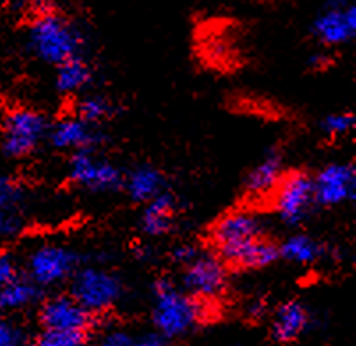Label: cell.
<instances>
[{
  "label": "cell",
  "mask_w": 356,
  "mask_h": 346,
  "mask_svg": "<svg viewBox=\"0 0 356 346\" xmlns=\"http://www.w3.org/2000/svg\"><path fill=\"white\" fill-rule=\"evenodd\" d=\"M27 43L38 59L57 66L71 57L82 56L86 38L73 16L55 0H29Z\"/></svg>",
  "instance_id": "1"
},
{
  "label": "cell",
  "mask_w": 356,
  "mask_h": 346,
  "mask_svg": "<svg viewBox=\"0 0 356 346\" xmlns=\"http://www.w3.org/2000/svg\"><path fill=\"white\" fill-rule=\"evenodd\" d=\"M153 325L168 341L183 338L204 318L200 297L179 290L167 277H160L153 284Z\"/></svg>",
  "instance_id": "2"
},
{
  "label": "cell",
  "mask_w": 356,
  "mask_h": 346,
  "mask_svg": "<svg viewBox=\"0 0 356 346\" xmlns=\"http://www.w3.org/2000/svg\"><path fill=\"white\" fill-rule=\"evenodd\" d=\"M47 116L34 109H13L0 121V150L8 158L32 157L48 137Z\"/></svg>",
  "instance_id": "3"
},
{
  "label": "cell",
  "mask_w": 356,
  "mask_h": 346,
  "mask_svg": "<svg viewBox=\"0 0 356 346\" xmlns=\"http://www.w3.org/2000/svg\"><path fill=\"white\" fill-rule=\"evenodd\" d=\"M271 210L289 228H296L305 222L307 217L316 208L314 201V178L309 171H284L277 187L270 194Z\"/></svg>",
  "instance_id": "4"
},
{
  "label": "cell",
  "mask_w": 356,
  "mask_h": 346,
  "mask_svg": "<svg viewBox=\"0 0 356 346\" xmlns=\"http://www.w3.org/2000/svg\"><path fill=\"white\" fill-rule=\"evenodd\" d=\"M70 293L87 311L103 316L121 300L124 293L121 279L103 268L80 265L70 277Z\"/></svg>",
  "instance_id": "5"
},
{
  "label": "cell",
  "mask_w": 356,
  "mask_h": 346,
  "mask_svg": "<svg viewBox=\"0 0 356 346\" xmlns=\"http://www.w3.org/2000/svg\"><path fill=\"white\" fill-rule=\"evenodd\" d=\"M124 174L115 164L103 158L98 150L71 151L67 164V181L76 189L89 192L122 190Z\"/></svg>",
  "instance_id": "6"
},
{
  "label": "cell",
  "mask_w": 356,
  "mask_h": 346,
  "mask_svg": "<svg viewBox=\"0 0 356 346\" xmlns=\"http://www.w3.org/2000/svg\"><path fill=\"white\" fill-rule=\"evenodd\" d=\"M38 323L44 331H71L89 332L95 334L102 316L87 311L86 307L67 293H55V295L41 299Z\"/></svg>",
  "instance_id": "7"
},
{
  "label": "cell",
  "mask_w": 356,
  "mask_h": 346,
  "mask_svg": "<svg viewBox=\"0 0 356 346\" xmlns=\"http://www.w3.org/2000/svg\"><path fill=\"white\" fill-rule=\"evenodd\" d=\"M312 36L325 48H339L356 38L355 0H325L314 16Z\"/></svg>",
  "instance_id": "8"
},
{
  "label": "cell",
  "mask_w": 356,
  "mask_h": 346,
  "mask_svg": "<svg viewBox=\"0 0 356 346\" xmlns=\"http://www.w3.org/2000/svg\"><path fill=\"white\" fill-rule=\"evenodd\" d=\"M80 265L82 258L71 249L60 245H43L29 258L27 276L44 290L70 279Z\"/></svg>",
  "instance_id": "9"
},
{
  "label": "cell",
  "mask_w": 356,
  "mask_h": 346,
  "mask_svg": "<svg viewBox=\"0 0 356 346\" xmlns=\"http://www.w3.org/2000/svg\"><path fill=\"white\" fill-rule=\"evenodd\" d=\"M314 201L319 208H335L356 197V169L353 162H333L312 174Z\"/></svg>",
  "instance_id": "10"
},
{
  "label": "cell",
  "mask_w": 356,
  "mask_h": 346,
  "mask_svg": "<svg viewBox=\"0 0 356 346\" xmlns=\"http://www.w3.org/2000/svg\"><path fill=\"white\" fill-rule=\"evenodd\" d=\"M229 274L215 252H197L183 265V290L200 299H215L227 286Z\"/></svg>",
  "instance_id": "11"
},
{
  "label": "cell",
  "mask_w": 356,
  "mask_h": 346,
  "mask_svg": "<svg viewBox=\"0 0 356 346\" xmlns=\"http://www.w3.org/2000/svg\"><path fill=\"white\" fill-rule=\"evenodd\" d=\"M259 235H264L261 221L255 213L243 208L231 210L220 215L209 229V240L215 249L213 252L218 258Z\"/></svg>",
  "instance_id": "12"
},
{
  "label": "cell",
  "mask_w": 356,
  "mask_h": 346,
  "mask_svg": "<svg viewBox=\"0 0 356 346\" xmlns=\"http://www.w3.org/2000/svg\"><path fill=\"white\" fill-rule=\"evenodd\" d=\"M47 141L51 148L63 151L98 150L105 142V134L96 125L83 121L79 116H71L50 125Z\"/></svg>",
  "instance_id": "13"
},
{
  "label": "cell",
  "mask_w": 356,
  "mask_h": 346,
  "mask_svg": "<svg viewBox=\"0 0 356 346\" xmlns=\"http://www.w3.org/2000/svg\"><path fill=\"white\" fill-rule=\"evenodd\" d=\"M220 260L223 261L229 272H255L277 263L280 260V249H278V242L264 233L232 249Z\"/></svg>",
  "instance_id": "14"
},
{
  "label": "cell",
  "mask_w": 356,
  "mask_h": 346,
  "mask_svg": "<svg viewBox=\"0 0 356 346\" xmlns=\"http://www.w3.org/2000/svg\"><path fill=\"white\" fill-rule=\"evenodd\" d=\"M284 171V153L278 148H271L264 157L261 158L257 166L247 174L243 194L247 199H261L270 197L273 189L277 187L278 180L282 178Z\"/></svg>",
  "instance_id": "15"
},
{
  "label": "cell",
  "mask_w": 356,
  "mask_h": 346,
  "mask_svg": "<svg viewBox=\"0 0 356 346\" xmlns=\"http://www.w3.org/2000/svg\"><path fill=\"white\" fill-rule=\"evenodd\" d=\"M310 327V313L300 300H287L275 311L270 334L278 345L298 341Z\"/></svg>",
  "instance_id": "16"
},
{
  "label": "cell",
  "mask_w": 356,
  "mask_h": 346,
  "mask_svg": "<svg viewBox=\"0 0 356 346\" xmlns=\"http://www.w3.org/2000/svg\"><path fill=\"white\" fill-rule=\"evenodd\" d=\"M179 212V201L172 192L163 190L153 197L151 201L144 205V210L140 213L142 233L149 236H165L174 229L176 217Z\"/></svg>",
  "instance_id": "17"
},
{
  "label": "cell",
  "mask_w": 356,
  "mask_h": 346,
  "mask_svg": "<svg viewBox=\"0 0 356 346\" xmlns=\"http://www.w3.org/2000/svg\"><path fill=\"white\" fill-rule=\"evenodd\" d=\"M229 111L234 112V114L248 116V118H257L262 121L270 123H280L291 119L289 111L287 107L278 103L277 100L268 98V96L262 95H254V93H234L227 98L225 103Z\"/></svg>",
  "instance_id": "18"
},
{
  "label": "cell",
  "mask_w": 356,
  "mask_h": 346,
  "mask_svg": "<svg viewBox=\"0 0 356 346\" xmlns=\"http://www.w3.org/2000/svg\"><path fill=\"white\" fill-rule=\"evenodd\" d=\"M128 197L137 205H145L153 197L167 190V178L153 166H140L131 173L124 174V185Z\"/></svg>",
  "instance_id": "19"
},
{
  "label": "cell",
  "mask_w": 356,
  "mask_h": 346,
  "mask_svg": "<svg viewBox=\"0 0 356 346\" xmlns=\"http://www.w3.org/2000/svg\"><path fill=\"white\" fill-rule=\"evenodd\" d=\"M95 80V68L86 56H74L55 66V87L60 95H79Z\"/></svg>",
  "instance_id": "20"
},
{
  "label": "cell",
  "mask_w": 356,
  "mask_h": 346,
  "mask_svg": "<svg viewBox=\"0 0 356 346\" xmlns=\"http://www.w3.org/2000/svg\"><path fill=\"white\" fill-rule=\"evenodd\" d=\"M24 190L15 178L0 174V240H6L20 229V210Z\"/></svg>",
  "instance_id": "21"
},
{
  "label": "cell",
  "mask_w": 356,
  "mask_h": 346,
  "mask_svg": "<svg viewBox=\"0 0 356 346\" xmlns=\"http://www.w3.org/2000/svg\"><path fill=\"white\" fill-rule=\"evenodd\" d=\"M43 299V288L38 286L29 276H18L15 281L0 288V316L35 306Z\"/></svg>",
  "instance_id": "22"
},
{
  "label": "cell",
  "mask_w": 356,
  "mask_h": 346,
  "mask_svg": "<svg viewBox=\"0 0 356 346\" xmlns=\"http://www.w3.org/2000/svg\"><path fill=\"white\" fill-rule=\"evenodd\" d=\"M280 260L294 265H312L325 256L326 247L307 233H296L278 244Z\"/></svg>",
  "instance_id": "23"
},
{
  "label": "cell",
  "mask_w": 356,
  "mask_h": 346,
  "mask_svg": "<svg viewBox=\"0 0 356 346\" xmlns=\"http://www.w3.org/2000/svg\"><path fill=\"white\" fill-rule=\"evenodd\" d=\"M118 114V107L112 100L102 95H83L74 103V116L90 125L99 126Z\"/></svg>",
  "instance_id": "24"
},
{
  "label": "cell",
  "mask_w": 356,
  "mask_h": 346,
  "mask_svg": "<svg viewBox=\"0 0 356 346\" xmlns=\"http://www.w3.org/2000/svg\"><path fill=\"white\" fill-rule=\"evenodd\" d=\"M92 334L89 332L71 331H44L40 329V334L31 339L38 346H82L90 341Z\"/></svg>",
  "instance_id": "25"
},
{
  "label": "cell",
  "mask_w": 356,
  "mask_h": 346,
  "mask_svg": "<svg viewBox=\"0 0 356 346\" xmlns=\"http://www.w3.org/2000/svg\"><path fill=\"white\" fill-rule=\"evenodd\" d=\"M355 125L356 118L353 112H333L321 121V130L328 139H339L351 134L355 130Z\"/></svg>",
  "instance_id": "26"
},
{
  "label": "cell",
  "mask_w": 356,
  "mask_h": 346,
  "mask_svg": "<svg viewBox=\"0 0 356 346\" xmlns=\"http://www.w3.org/2000/svg\"><path fill=\"white\" fill-rule=\"evenodd\" d=\"M29 341L31 339L22 327L8 320V316H0V346H18Z\"/></svg>",
  "instance_id": "27"
},
{
  "label": "cell",
  "mask_w": 356,
  "mask_h": 346,
  "mask_svg": "<svg viewBox=\"0 0 356 346\" xmlns=\"http://www.w3.org/2000/svg\"><path fill=\"white\" fill-rule=\"evenodd\" d=\"M20 276V268L9 254H0V288Z\"/></svg>",
  "instance_id": "28"
},
{
  "label": "cell",
  "mask_w": 356,
  "mask_h": 346,
  "mask_svg": "<svg viewBox=\"0 0 356 346\" xmlns=\"http://www.w3.org/2000/svg\"><path fill=\"white\" fill-rule=\"evenodd\" d=\"M102 343L106 346H129L135 345V336L118 329V331L106 332L105 338H102Z\"/></svg>",
  "instance_id": "29"
},
{
  "label": "cell",
  "mask_w": 356,
  "mask_h": 346,
  "mask_svg": "<svg viewBox=\"0 0 356 346\" xmlns=\"http://www.w3.org/2000/svg\"><path fill=\"white\" fill-rule=\"evenodd\" d=\"M309 68L314 71V73H321V71L330 70V66L333 64V59L330 54L326 52H316L314 56H310L309 59Z\"/></svg>",
  "instance_id": "30"
},
{
  "label": "cell",
  "mask_w": 356,
  "mask_h": 346,
  "mask_svg": "<svg viewBox=\"0 0 356 346\" xmlns=\"http://www.w3.org/2000/svg\"><path fill=\"white\" fill-rule=\"evenodd\" d=\"M135 345L138 346H161V345H170L167 338L163 334H160L158 331L147 332V334H140L138 338H135Z\"/></svg>",
  "instance_id": "31"
},
{
  "label": "cell",
  "mask_w": 356,
  "mask_h": 346,
  "mask_svg": "<svg viewBox=\"0 0 356 346\" xmlns=\"http://www.w3.org/2000/svg\"><path fill=\"white\" fill-rule=\"evenodd\" d=\"M197 252L199 251H197L193 245H181V247H177L176 252H174V260H176L179 265H184V263H188V261L195 256Z\"/></svg>",
  "instance_id": "32"
}]
</instances>
